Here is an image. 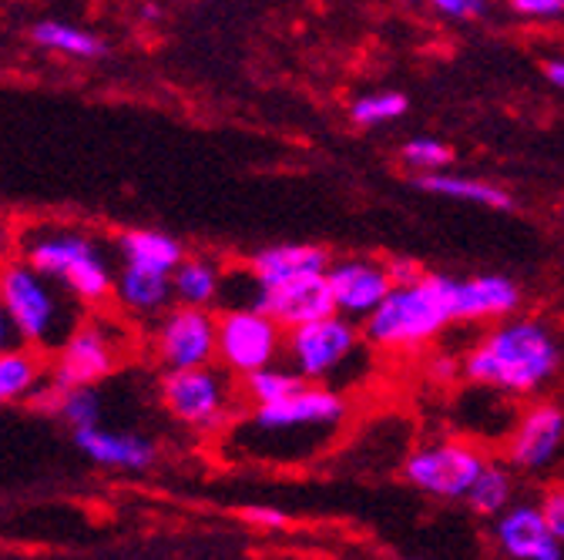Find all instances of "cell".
Instances as JSON below:
<instances>
[{"mask_svg": "<svg viewBox=\"0 0 564 560\" xmlns=\"http://www.w3.org/2000/svg\"><path fill=\"white\" fill-rule=\"evenodd\" d=\"M339 386L303 383L293 396L249 406L226 427V453L256 466H303L319 460L349 424Z\"/></svg>", "mask_w": 564, "mask_h": 560, "instance_id": "cell-1", "label": "cell"}, {"mask_svg": "<svg viewBox=\"0 0 564 560\" xmlns=\"http://www.w3.org/2000/svg\"><path fill=\"white\" fill-rule=\"evenodd\" d=\"M564 370L557 332L534 316H505L460 356V376L498 396H538Z\"/></svg>", "mask_w": 564, "mask_h": 560, "instance_id": "cell-2", "label": "cell"}, {"mask_svg": "<svg viewBox=\"0 0 564 560\" xmlns=\"http://www.w3.org/2000/svg\"><path fill=\"white\" fill-rule=\"evenodd\" d=\"M18 255L78 296L91 312L115 293V249L95 232L67 222H31L18 229Z\"/></svg>", "mask_w": 564, "mask_h": 560, "instance_id": "cell-3", "label": "cell"}, {"mask_svg": "<svg viewBox=\"0 0 564 560\" xmlns=\"http://www.w3.org/2000/svg\"><path fill=\"white\" fill-rule=\"evenodd\" d=\"M0 299H4L21 342H31L54 356L64 339L88 319V306L70 296L57 278L14 255L0 262Z\"/></svg>", "mask_w": 564, "mask_h": 560, "instance_id": "cell-4", "label": "cell"}, {"mask_svg": "<svg viewBox=\"0 0 564 560\" xmlns=\"http://www.w3.org/2000/svg\"><path fill=\"white\" fill-rule=\"evenodd\" d=\"M447 283L451 275L441 272H423L413 283H397L364 319L367 342L383 353H413L431 345L454 322Z\"/></svg>", "mask_w": 564, "mask_h": 560, "instance_id": "cell-5", "label": "cell"}, {"mask_svg": "<svg viewBox=\"0 0 564 560\" xmlns=\"http://www.w3.org/2000/svg\"><path fill=\"white\" fill-rule=\"evenodd\" d=\"M282 360L306 383L343 386V380H352L367 363V336L357 319L329 312L323 319L286 329Z\"/></svg>", "mask_w": 564, "mask_h": 560, "instance_id": "cell-6", "label": "cell"}, {"mask_svg": "<svg viewBox=\"0 0 564 560\" xmlns=\"http://www.w3.org/2000/svg\"><path fill=\"white\" fill-rule=\"evenodd\" d=\"M242 389L232 383L226 366H192V370H165L162 376V406L175 424L195 433H223L239 416Z\"/></svg>", "mask_w": 564, "mask_h": 560, "instance_id": "cell-7", "label": "cell"}, {"mask_svg": "<svg viewBox=\"0 0 564 560\" xmlns=\"http://www.w3.org/2000/svg\"><path fill=\"white\" fill-rule=\"evenodd\" d=\"M128 353H131L128 319H115V316H101V312L88 316L54 353L47 383H54L61 389L95 386V383L108 380L128 360Z\"/></svg>", "mask_w": 564, "mask_h": 560, "instance_id": "cell-8", "label": "cell"}, {"mask_svg": "<svg viewBox=\"0 0 564 560\" xmlns=\"http://www.w3.org/2000/svg\"><path fill=\"white\" fill-rule=\"evenodd\" d=\"M487 453L470 440H434L403 457V480L423 497L464 501L477 473L487 466Z\"/></svg>", "mask_w": 564, "mask_h": 560, "instance_id": "cell-9", "label": "cell"}, {"mask_svg": "<svg viewBox=\"0 0 564 560\" xmlns=\"http://www.w3.org/2000/svg\"><path fill=\"white\" fill-rule=\"evenodd\" d=\"M505 460L514 473L547 476L564 466V403L534 399L514 419L505 437Z\"/></svg>", "mask_w": 564, "mask_h": 560, "instance_id": "cell-10", "label": "cell"}, {"mask_svg": "<svg viewBox=\"0 0 564 560\" xmlns=\"http://www.w3.org/2000/svg\"><path fill=\"white\" fill-rule=\"evenodd\" d=\"M152 356L165 370L208 366L219 356V316L175 303L152 322Z\"/></svg>", "mask_w": 564, "mask_h": 560, "instance_id": "cell-11", "label": "cell"}, {"mask_svg": "<svg viewBox=\"0 0 564 560\" xmlns=\"http://www.w3.org/2000/svg\"><path fill=\"white\" fill-rule=\"evenodd\" d=\"M282 345H286V329L256 306H229L219 316L216 363L239 380L269 363H279Z\"/></svg>", "mask_w": 564, "mask_h": 560, "instance_id": "cell-12", "label": "cell"}, {"mask_svg": "<svg viewBox=\"0 0 564 560\" xmlns=\"http://www.w3.org/2000/svg\"><path fill=\"white\" fill-rule=\"evenodd\" d=\"M490 543L511 560H564V543L551 534L541 504L514 501L490 520Z\"/></svg>", "mask_w": 564, "mask_h": 560, "instance_id": "cell-13", "label": "cell"}, {"mask_svg": "<svg viewBox=\"0 0 564 560\" xmlns=\"http://www.w3.org/2000/svg\"><path fill=\"white\" fill-rule=\"evenodd\" d=\"M326 283H329L336 312L349 316V319H367L383 303V296L393 289V278H390L387 262H377V259H339V262H329Z\"/></svg>", "mask_w": 564, "mask_h": 560, "instance_id": "cell-14", "label": "cell"}, {"mask_svg": "<svg viewBox=\"0 0 564 560\" xmlns=\"http://www.w3.org/2000/svg\"><path fill=\"white\" fill-rule=\"evenodd\" d=\"M454 322H498L505 316H514L521 306V286L508 275L487 272L470 278H454L447 283Z\"/></svg>", "mask_w": 564, "mask_h": 560, "instance_id": "cell-15", "label": "cell"}, {"mask_svg": "<svg viewBox=\"0 0 564 560\" xmlns=\"http://www.w3.org/2000/svg\"><path fill=\"white\" fill-rule=\"evenodd\" d=\"M111 299H115L118 312L128 322L152 326L165 309L175 306L172 272L149 268V265H131V262H118Z\"/></svg>", "mask_w": 564, "mask_h": 560, "instance_id": "cell-16", "label": "cell"}, {"mask_svg": "<svg viewBox=\"0 0 564 560\" xmlns=\"http://www.w3.org/2000/svg\"><path fill=\"white\" fill-rule=\"evenodd\" d=\"M256 309L269 312L282 329H293V326H303V322L336 312V303H333V293L326 283V272H316V275H300L293 283L262 289Z\"/></svg>", "mask_w": 564, "mask_h": 560, "instance_id": "cell-17", "label": "cell"}, {"mask_svg": "<svg viewBox=\"0 0 564 560\" xmlns=\"http://www.w3.org/2000/svg\"><path fill=\"white\" fill-rule=\"evenodd\" d=\"M75 443L82 447V453L105 466V470H124V473H141L149 470L159 460V447L141 437V433H121V430H105L88 427V430H75Z\"/></svg>", "mask_w": 564, "mask_h": 560, "instance_id": "cell-18", "label": "cell"}, {"mask_svg": "<svg viewBox=\"0 0 564 560\" xmlns=\"http://www.w3.org/2000/svg\"><path fill=\"white\" fill-rule=\"evenodd\" d=\"M246 268L256 275V283L262 289L269 286H282V283H293L300 275H316L329 268V252L323 245L313 242H282V245H269L259 249Z\"/></svg>", "mask_w": 564, "mask_h": 560, "instance_id": "cell-19", "label": "cell"}, {"mask_svg": "<svg viewBox=\"0 0 564 560\" xmlns=\"http://www.w3.org/2000/svg\"><path fill=\"white\" fill-rule=\"evenodd\" d=\"M51 376V360L31 342H14L0 353V403H31Z\"/></svg>", "mask_w": 564, "mask_h": 560, "instance_id": "cell-20", "label": "cell"}, {"mask_svg": "<svg viewBox=\"0 0 564 560\" xmlns=\"http://www.w3.org/2000/svg\"><path fill=\"white\" fill-rule=\"evenodd\" d=\"M416 188L431 191V195H441V198H451V201H464V205H477V208H498V212H508L514 208V198L511 191H505L501 185L494 182H484V178H470V175H454V172H420L413 178Z\"/></svg>", "mask_w": 564, "mask_h": 560, "instance_id": "cell-21", "label": "cell"}, {"mask_svg": "<svg viewBox=\"0 0 564 560\" xmlns=\"http://www.w3.org/2000/svg\"><path fill=\"white\" fill-rule=\"evenodd\" d=\"M223 289H226V272L208 255H185L172 272V293L175 303L182 306L212 309L223 303Z\"/></svg>", "mask_w": 564, "mask_h": 560, "instance_id": "cell-22", "label": "cell"}, {"mask_svg": "<svg viewBox=\"0 0 564 560\" xmlns=\"http://www.w3.org/2000/svg\"><path fill=\"white\" fill-rule=\"evenodd\" d=\"M115 255L118 262H131V265H149V268H162V272H175V265L185 259V249L178 239L165 235V232H152V229H128L115 239Z\"/></svg>", "mask_w": 564, "mask_h": 560, "instance_id": "cell-23", "label": "cell"}, {"mask_svg": "<svg viewBox=\"0 0 564 560\" xmlns=\"http://www.w3.org/2000/svg\"><path fill=\"white\" fill-rule=\"evenodd\" d=\"M514 494H518V483H514V470L505 466V463H494L487 460V466L477 473L474 486L467 490L464 504L484 517V520H494L501 510H508L514 504Z\"/></svg>", "mask_w": 564, "mask_h": 560, "instance_id": "cell-24", "label": "cell"}, {"mask_svg": "<svg viewBox=\"0 0 564 560\" xmlns=\"http://www.w3.org/2000/svg\"><path fill=\"white\" fill-rule=\"evenodd\" d=\"M34 44H41L44 51L64 54V57H78V61H95L105 54V41H98L91 31L64 24V21H41L31 31Z\"/></svg>", "mask_w": 564, "mask_h": 560, "instance_id": "cell-25", "label": "cell"}, {"mask_svg": "<svg viewBox=\"0 0 564 560\" xmlns=\"http://www.w3.org/2000/svg\"><path fill=\"white\" fill-rule=\"evenodd\" d=\"M306 380L286 363V366H279V363H269L249 376H242L239 389H242V399L249 406H259V403H275V399H286L293 396Z\"/></svg>", "mask_w": 564, "mask_h": 560, "instance_id": "cell-26", "label": "cell"}, {"mask_svg": "<svg viewBox=\"0 0 564 560\" xmlns=\"http://www.w3.org/2000/svg\"><path fill=\"white\" fill-rule=\"evenodd\" d=\"M410 101L400 91H373V95H360L349 105V118L360 128H380V124H393L406 114Z\"/></svg>", "mask_w": 564, "mask_h": 560, "instance_id": "cell-27", "label": "cell"}, {"mask_svg": "<svg viewBox=\"0 0 564 560\" xmlns=\"http://www.w3.org/2000/svg\"><path fill=\"white\" fill-rule=\"evenodd\" d=\"M400 158L416 168V172H437V168H447L454 162V149L444 142V138H434V134H416L410 142L400 149Z\"/></svg>", "mask_w": 564, "mask_h": 560, "instance_id": "cell-28", "label": "cell"}, {"mask_svg": "<svg viewBox=\"0 0 564 560\" xmlns=\"http://www.w3.org/2000/svg\"><path fill=\"white\" fill-rule=\"evenodd\" d=\"M538 504H541V510H544V517H547L551 534L564 543V480L547 483Z\"/></svg>", "mask_w": 564, "mask_h": 560, "instance_id": "cell-29", "label": "cell"}, {"mask_svg": "<svg viewBox=\"0 0 564 560\" xmlns=\"http://www.w3.org/2000/svg\"><path fill=\"white\" fill-rule=\"evenodd\" d=\"M508 8L528 21H557L564 18V0H508Z\"/></svg>", "mask_w": 564, "mask_h": 560, "instance_id": "cell-30", "label": "cell"}, {"mask_svg": "<svg viewBox=\"0 0 564 560\" xmlns=\"http://www.w3.org/2000/svg\"><path fill=\"white\" fill-rule=\"evenodd\" d=\"M420 4H427L431 11L454 21H474L487 11V0H420Z\"/></svg>", "mask_w": 564, "mask_h": 560, "instance_id": "cell-31", "label": "cell"}, {"mask_svg": "<svg viewBox=\"0 0 564 560\" xmlns=\"http://www.w3.org/2000/svg\"><path fill=\"white\" fill-rule=\"evenodd\" d=\"M242 517L249 524H259V527H286L290 524V517L282 510H275V507H246Z\"/></svg>", "mask_w": 564, "mask_h": 560, "instance_id": "cell-32", "label": "cell"}, {"mask_svg": "<svg viewBox=\"0 0 564 560\" xmlns=\"http://www.w3.org/2000/svg\"><path fill=\"white\" fill-rule=\"evenodd\" d=\"M427 373H431V380H437V383H454L457 373H460V360H454V356H431Z\"/></svg>", "mask_w": 564, "mask_h": 560, "instance_id": "cell-33", "label": "cell"}, {"mask_svg": "<svg viewBox=\"0 0 564 560\" xmlns=\"http://www.w3.org/2000/svg\"><path fill=\"white\" fill-rule=\"evenodd\" d=\"M387 268H390L393 286H397V283H413V278H420V275H423V268H420L413 259H390V262H387Z\"/></svg>", "mask_w": 564, "mask_h": 560, "instance_id": "cell-34", "label": "cell"}, {"mask_svg": "<svg viewBox=\"0 0 564 560\" xmlns=\"http://www.w3.org/2000/svg\"><path fill=\"white\" fill-rule=\"evenodd\" d=\"M14 342H21V336H18V326H14L4 299H0V353H4V349H11Z\"/></svg>", "mask_w": 564, "mask_h": 560, "instance_id": "cell-35", "label": "cell"}, {"mask_svg": "<svg viewBox=\"0 0 564 560\" xmlns=\"http://www.w3.org/2000/svg\"><path fill=\"white\" fill-rule=\"evenodd\" d=\"M544 78H547L557 91H564V57H551V61L544 64Z\"/></svg>", "mask_w": 564, "mask_h": 560, "instance_id": "cell-36", "label": "cell"}, {"mask_svg": "<svg viewBox=\"0 0 564 560\" xmlns=\"http://www.w3.org/2000/svg\"><path fill=\"white\" fill-rule=\"evenodd\" d=\"M18 249V229H8V226H0V262L11 259V252Z\"/></svg>", "mask_w": 564, "mask_h": 560, "instance_id": "cell-37", "label": "cell"}]
</instances>
